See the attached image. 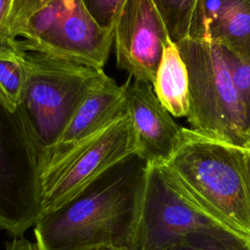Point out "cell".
<instances>
[{"mask_svg":"<svg viewBox=\"0 0 250 250\" xmlns=\"http://www.w3.org/2000/svg\"><path fill=\"white\" fill-rule=\"evenodd\" d=\"M148 164L137 153L118 162L59 209L35 223L45 250L100 245L132 250Z\"/></svg>","mask_w":250,"mask_h":250,"instance_id":"cell-1","label":"cell"},{"mask_svg":"<svg viewBox=\"0 0 250 250\" xmlns=\"http://www.w3.org/2000/svg\"><path fill=\"white\" fill-rule=\"evenodd\" d=\"M160 167L185 202L231 234L250 242L245 148L189 129L187 141Z\"/></svg>","mask_w":250,"mask_h":250,"instance_id":"cell-2","label":"cell"},{"mask_svg":"<svg viewBox=\"0 0 250 250\" xmlns=\"http://www.w3.org/2000/svg\"><path fill=\"white\" fill-rule=\"evenodd\" d=\"M22 54L27 78L17 111L41 163L83 100L106 74L104 69L42 53Z\"/></svg>","mask_w":250,"mask_h":250,"instance_id":"cell-3","label":"cell"},{"mask_svg":"<svg viewBox=\"0 0 250 250\" xmlns=\"http://www.w3.org/2000/svg\"><path fill=\"white\" fill-rule=\"evenodd\" d=\"M189 82L187 118L195 133L250 149L244 110L219 45L192 39L177 43Z\"/></svg>","mask_w":250,"mask_h":250,"instance_id":"cell-4","label":"cell"},{"mask_svg":"<svg viewBox=\"0 0 250 250\" xmlns=\"http://www.w3.org/2000/svg\"><path fill=\"white\" fill-rule=\"evenodd\" d=\"M134 153L135 133L127 113L54 154L40 166L41 215L59 209L109 168Z\"/></svg>","mask_w":250,"mask_h":250,"instance_id":"cell-5","label":"cell"},{"mask_svg":"<svg viewBox=\"0 0 250 250\" xmlns=\"http://www.w3.org/2000/svg\"><path fill=\"white\" fill-rule=\"evenodd\" d=\"M113 41L114 29L99 25L81 0H53L8 43L21 51L103 69Z\"/></svg>","mask_w":250,"mask_h":250,"instance_id":"cell-6","label":"cell"},{"mask_svg":"<svg viewBox=\"0 0 250 250\" xmlns=\"http://www.w3.org/2000/svg\"><path fill=\"white\" fill-rule=\"evenodd\" d=\"M40 216L38 154L18 111L0 101V229L23 235Z\"/></svg>","mask_w":250,"mask_h":250,"instance_id":"cell-7","label":"cell"},{"mask_svg":"<svg viewBox=\"0 0 250 250\" xmlns=\"http://www.w3.org/2000/svg\"><path fill=\"white\" fill-rule=\"evenodd\" d=\"M196 231L229 232L185 202L160 165L148 164L132 250H171Z\"/></svg>","mask_w":250,"mask_h":250,"instance_id":"cell-8","label":"cell"},{"mask_svg":"<svg viewBox=\"0 0 250 250\" xmlns=\"http://www.w3.org/2000/svg\"><path fill=\"white\" fill-rule=\"evenodd\" d=\"M165 22L152 0H126L114 25L117 66L153 85L165 46Z\"/></svg>","mask_w":250,"mask_h":250,"instance_id":"cell-9","label":"cell"},{"mask_svg":"<svg viewBox=\"0 0 250 250\" xmlns=\"http://www.w3.org/2000/svg\"><path fill=\"white\" fill-rule=\"evenodd\" d=\"M127 109L136 141V153L149 165L168 163L188 137L156 97L146 81L127 79Z\"/></svg>","mask_w":250,"mask_h":250,"instance_id":"cell-10","label":"cell"},{"mask_svg":"<svg viewBox=\"0 0 250 250\" xmlns=\"http://www.w3.org/2000/svg\"><path fill=\"white\" fill-rule=\"evenodd\" d=\"M188 37L250 62V0H198Z\"/></svg>","mask_w":250,"mask_h":250,"instance_id":"cell-11","label":"cell"},{"mask_svg":"<svg viewBox=\"0 0 250 250\" xmlns=\"http://www.w3.org/2000/svg\"><path fill=\"white\" fill-rule=\"evenodd\" d=\"M126 91L127 80L119 86L114 79L106 75L83 100L57 146L41 161L40 166L54 154L62 151L126 115L128 113Z\"/></svg>","mask_w":250,"mask_h":250,"instance_id":"cell-12","label":"cell"},{"mask_svg":"<svg viewBox=\"0 0 250 250\" xmlns=\"http://www.w3.org/2000/svg\"><path fill=\"white\" fill-rule=\"evenodd\" d=\"M152 87L172 116L187 117L189 107L188 73L179 48L172 40L164 48Z\"/></svg>","mask_w":250,"mask_h":250,"instance_id":"cell-13","label":"cell"},{"mask_svg":"<svg viewBox=\"0 0 250 250\" xmlns=\"http://www.w3.org/2000/svg\"><path fill=\"white\" fill-rule=\"evenodd\" d=\"M27 78L22 51L0 43V101L16 112L21 104Z\"/></svg>","mask_w":250,"mask_h":250,"instance_id":"cell-14","label":"cell"},{"mask_svg":"<svg viewBox=\"0 0 250 250\" xmlns=\"http://www.w3.org/2000/svg\"><path fill=\"white\" fill-rule=\"evenodd\" d=\"M174 43L188 37L192 16L198 0H152Z\"/></svg>","mask_w":250,"mask_h":250,"instance_id":"cell-15","label":"cell"},{"mask_svg":"<svg viewBox=\"0 0 250 250\" xmlns=\"http://www.w3.org/2000/svg\"><path fill=\"white\" fill-rule=\"evenodd\" d=\"M250 242L225 231H196L184 237L171 250H249Z\"/></svg>","mask_w":250,"mask_h":250,"instance_id":"cell-16","label":"cell"},{"mask_svg":"<svg viewBox=\"0 0 250 250\" xmlns=\"http://www.w3.org/2000/svg\"><path fill=\"white\" fill-rule=\"evenodd\" d=\"M221 50L240 99L250 137V62L238 58L232 52L223 47H221Z\"/></svg>","mask_w":250,"mask_h":250,"instance_id":"cell-17","label":"cell"},{"mask_svg":"<svg viewBox=\"0 0 250 250\" xmlns=\"http://www.w3.org/2000/svg\"><path fill=\"white\" fill-rule=\"evenodd\" d=\"M53 0H13L8 19L7 43L18 38L20 31L27 21Z\"/></svg>","mask_w":250,"mask_h":250,"instance_id":"cell-18","label":"cell"},{"mask_svg":"<svg viewBox=\"0 0 250 250\" xmlns=\"http://www.w3.org/2000/svg\"><path fill=\"white\" fill-rule=\"evenodd\" d=\"M93 19L104 28L114 29L126 0H81Z\"/></svg>","mask_w":250,"mask_h":250,"instance_id":"cell-19","label":"cell"},{"mask_svg":"<svg viewBox=\"0 0 250 250\" xmlns=\"http://www.w3.org/2000/svg\"><path fill=\"white\" fill-rule=\"evenodd\" d=\"M5 250H45L36 240L31 241L23 235L13 236L5 245Z\"/></svg>","mask_w":250,"mask_h":250,"instance_id":"cell-20","label":"cell"},{"mask_svg":"<svg viewBox=\"0 0 250 250\" xmlns=\"http://www.w3.org/2000/svg\"><path fill=\"white\" fill-rule=\"evenodd\" d=\"M13 0H0V43H7L8 19L12 10Z\"/></svg>","mask_w":250,"mask_h":250,"instance_id":"cell-21","label":"cell"},{"mask_svg":"<svg viewBox=\"0 0 250 250\" xmlns=\"http://www.w3.org/2000/svg\"><path fill=\"white\" fill-rule=\"evenodd\" d=\"M246 174H247L248 188L250 191V149H246Z\"/></svg>","mask_w":250,"mask_h":250,"instance_id":"cell-22","label":"cell"},{"mask_svg":"<svg viewBox=\"0 0 250 250\" xmlns=\"http://www.w3.org/2000/svg\"><path fill=\"white\" fill-rule=\"evenodd\" d=\"M85 250H125V249H120V248H116L113 246H107V245H100V246H95V247L88 248Z\"/></svg>","mask_w":250,"mask_h":250,"instance_id":"cell-23","label":"cell"},{"mask_svg":"<svg viewBox=\"0 0 250 250\" xmlns=\"http://www.w3.org/2000/svg\"><path fill=\"white\" fill-rule=\"evenodd\" d=\"M249 250H250V247H249Z\"/></svg>","mask_w":250,"mask_h":250,"instance_id":"cell-24","label":"cell"}]
</instances>
